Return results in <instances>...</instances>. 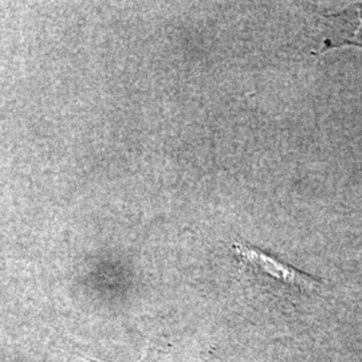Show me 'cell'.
<instances>
[{"label": "cell", "mask_w": 362, "mask_h": 362, "mask_svg": "<svg viewBox=\"0 0 362 362\" xmlns=\"http://www.w3.org/2000/svg\"><path fill=\"white\" fill-rule=\"evenodd\" d=\"M233 255L247 278L278 297L290 300L317 293L322 284L257 247L233 243Z\"/></svg>", "instance_id": "obj_1"}, {"label": "cell", "mask_w": 362, "mask_h": 362, "mask_svg": "<svg viewBox=\"0 0 362 362\" xmlns=\"http://www.w3.org/2000/svg\"><path fill=\"white\" fill-rule=\"evenodd\" d=\"M322 27L325 50L344 45L362 47V4L342 13L327 15Z\"/></svg>", "instance_id": "obj_2"}]
</instances>
